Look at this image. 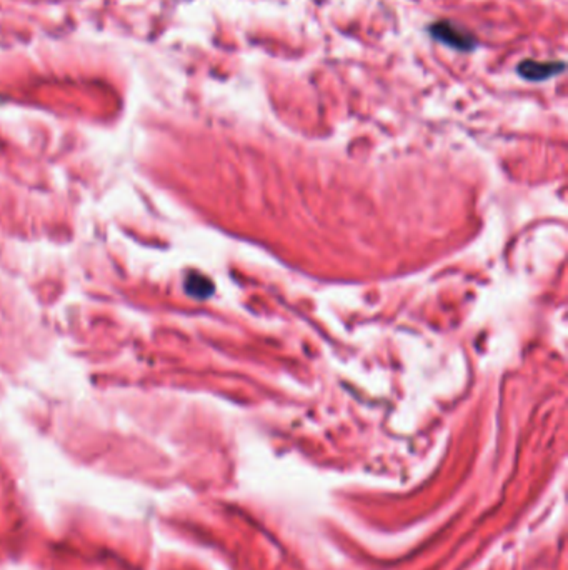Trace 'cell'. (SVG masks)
<instances>
[{
    "mask_svg": "<svg viewBox=\"0 0 568 570\" xmlns=\"http://www.w3.org/2000/svg\"><path fill=\"white\" fill-rule=\"evenodd\" d=\"M430 35H432L437 42L449 45V47L460 52L474 51L476 45L475 39L468 34L467 31L455 27L454 24L449 22V20H440V22L432 24V26H430Z\"/></svg>",
    "mask_w": 568,
    "mask_h": 570,
    "instance_id": "obj_1",
    "label": "cell"
},
{
    "mask_svg": "<svg viewBox=\"0 0 568 570\" xmlns=\"http://www.w3.org/2000/svg\"><path fill=\"white\" fill-rule=\"evenodd\" d=\"M567 65L563 60H550V62H538V60H522L518 64L517 72L518 76L528 82H543L551 77H557L565 72Z\"/></svg>",
    "mask_w": 568,
    "mask_h": 570,
    "instance_id": "obj_2",
    "label": "cell"
}]
</instances>
